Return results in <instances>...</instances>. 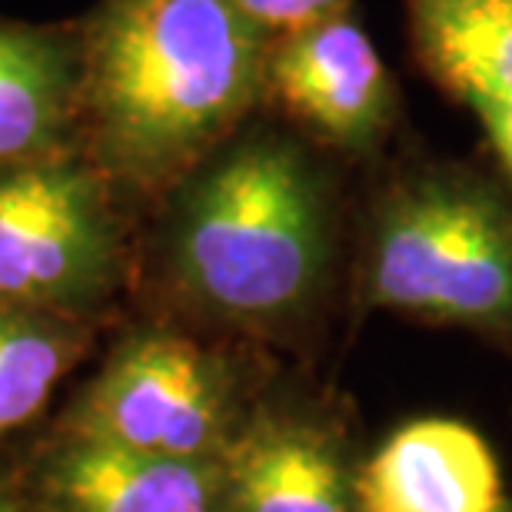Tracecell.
I'll use <instances>...</instances> for the list:
<instances>
[{
	"label": "cell",
	"instance_id": "cell-1",
	"mask_svg": "<svg viewBox=\"0 0 512 512\" xmlns=\"http://www.w3.org/2000/svg\"><path fill=\"white\" fill-rule=\"evenodd\" d=\"M77 34V147L117 193L163 197L266 97L270 37L233 0H100Z\"/></svg>",
	"mask_w": 512,
	"mask_h": 512
},
{
	"label": "cell",
	"instance_id": "cell-6",
	"mask_svg": "<svg viewBox=\"0 0 512 512\" xmlns=\"http://www.w3.org/2000/svg\"><path fill=\"white\" fill-rule=\"evenodd\" d=\"M266 97L340 153H370L396 120V84L350 10L270 40Z\"/></svg>",
	"mask_w": 512,
	"mask_h": 512
},
{
	"label": "cell",
	"instance_id": "cell-15",
	"mask_svg": "<svg viewBox=\"0 0 512 512\" xmlns=\"http://www.w3.org/2000/svg\"><path fill=\"white\" fill-rule=\"evenodd\" d=\"M0 512H40V506L27 493H10V489H0Z\"/></svg>",
	"mask_w": 512,
	"mask_h": 512
},
{
	"label": "cell",
	"instance_id": "cell-8",
	"mask_svg": "<svg viewBox=\"0 0 512 512\" xmlns=\"http://www.w3.org/2000/svg\"><path fill=\"white\" fill-rule=\"evenodd\" d=\"M223 463L227 512H360L340 433L303 409H250Z\"/></svg>",
	"mask_w": 512,
	"mask_h": 512
},
{
	"label": "cell",
	"instance_id": "cell-10",
	"mask_svg": "<svg viewBox=\"0 0 512 512\" xmlns=\"http://www.w3.org/2000/svg\"><path fill=\"white\" fill-rule=\"evenodd\" d=\"M80 34L0 20V170L77 147Z\"/></svg>",
	"mask_w": 512,
	"mask_h": 512
},
{
	"label": "cell",
	"instance_id": "cell-3",
	"mask_svg": "<svg viewBox=\"0 0 512 512\" xmlns=\"http://www.w3.org/2000/svg\"><path fill=\"white\" fill-rule=\"evenodd\" d=\"M363 300L429 323L512 333V203L459 170L396 183L366 230Z\"/></svg>",
	"mask_w": 512,
	"mask_h": 512
},
{
	"label": "cell",
	"instance_id": "cell-11",
	"mask_svg": "<svg viewBox=\"0 0 512 512\" xmlns=\"http://www.w3.org/2000/svg\"><path fill=\"white\" fill-rule=\"evenodd\" d=\"M416 57L466 107L512 100V0H406Z\"/></svg>",
	"mask_w": 512,
	"mask_h": 512
},
{
	"label": "cell",
	"instance_id": "cell-7",
	"mask_svg": "<svg viewBox=\"0 0 512 512\" xmlns=\"http://www.w3.org/2000/svg\"><path fill=\"white\" fill-rule=\"evenodd\" d=\"M27 496L40 512H227L223 459H173L54 436L30 466Z\"/></svg>",
	"mask_w": 512,
	"mask_h": 512
},
{
	"label": "cell",
	"instance_id": "cell-14",
	"mask_svg": "<svg viewBox=\"0 0 512 512\" xmlns=\"http://www.w3.org/2000/svg\"><path fill=\"white\" fill-rule=\"evenodd\" d=\"M486 130L489 147L496 150L499 163H503L506 177L512 183V100H483V104L469 107Z\"/></svg>",
	"mask_w": 512,
	"mask_h": 512
},
{
	"label": "cell",
	"instance_id": "cell-4",
	"mask_svg": "<svg viewBox=\"0 0 512 512\" xmlns=\"http://www.w3.org/2000/svg\"><path fill=\"white\" fill-rule=\"evenodd\" d=\"M124 273L117 187L84 150L0 170V303L90 323Z\"/></svg>",
	"mask_w": 512,
	"mask_h": 512
},
{
	"label": "cell",
	"instance_id": "cell-12",
	"mask_svg": "<svg viewBox=\"0 0 512 512\" xmlns=\"http://www.w3.org/2000/svg\"><path fill=\"white\" fill-rule=\"evenodd\" d=\"M90 350V323L0 303V439L44 413Z\"/></svg>",
	"mask_w": 512,
	"mask_h": 512
},
{
	"label": "cell",
	"instance_id": "cell-2",
	"mask_svg": "<svg viewBox=\"0 0 512 512\" xmlns=\"http://www.w3.org/2000/svg\"><path fill=\"white\" fill-rule=\"evenodd\" d=\"M160 273L213 323L273 330L313 310L333 273V190L313 150L243 124L163 193Z\"/></svg>",
	"mask_w": 512,
	"mask_h": 512
},
{
	"label": "cell",
	"instance_id": "cell-13",
	"mask_svg": "<svg viewBox=\"0 0 512 512\" xmlns=\"http://www.w3.org/2000/svg\"><path fill=\"white\" fill-rule=\"evenodd\" d=\"M233 4L270 40L350 10V0H233Z\"/></svg>",
	"mask_w": 512,
	"mask_h": 512
},
{
	"label": "cell",
	"instance_id": "cell-16",
	"mask_svg": "<svg viewBox=\"0 0 512 512\" xmlns=\"http://www.w3.org/2000/svg\"><path fill=\"white\" fill-rule=\"evenodd\" d=\"M499 512H512V499H506V503H503V509H499Z\"/></svg>",
	"mask_w": 512,
	"mask_h": 512
},
{
	"label": "cell",
	"instance_id": "cell-9",
	"mask_svg": "<svg viewBox=\"0 0 512 512\" xmlns=\"http://www.w3.org/2000/svg\"><path fill=\"white\" fill-rule=\"evenodd\" d=\"M356 503L360 512H499L506 496L486 439L459 419L426 416L356 466Z\"/></svg>",
	"mask_w": 512,
	"mask_h": 512
},
{
	"label": "cell",
	"instance_id": "cell-5",
	"mask_svg": "<svg viewBox=\"0 0 512 512\" xmlns=\"http://www.w3.org/2000/svg\"><path fill=\"white\" fill-rule=\"evenodd\" d=\"M247 416L227 356L173 326L143 323L110 346L57 433L153 456L227 459Z\"/></svg>",
	"mask_w": 512,
	"mask_h": 512
}]
</instances>
